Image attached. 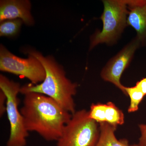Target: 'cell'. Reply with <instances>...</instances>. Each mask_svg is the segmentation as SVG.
<instances>
[{"mask_svg": "<svg viewBox=\"0 0 146 146\" xmlns=\"http://www.w3.org/2000/svg\"><path fill=\"white\" fill-rule=\"evenodd\" d=\"M24 95L20 111L27 131L36 132L46 141H57L72 114L45 95L33 92Z\"/></svg>", "mask_w": 146, "mask_h": 146, "instance_id": "obj_1", "label": "cell"}, {"mask_svg": "<svg viewBox=\"0 0 146 146\" xmlns=\"http://www.w3.org/2000/svg\"><path fill=\"white\" fill-rule=\"evenodd\" d=\"M25 51L26 53L33 56L40 61L44 68L46 76L42 83L29 84L22 86L20 93L24 95L33 92L45 95L54 100L71 114H74L76 110L73 97L76 94L77 84L67 78L63 67L52 56H44L34 50Z\"/></svg>", "mask_w": 146, "mask_h": 146, "instance_id": "obj_2", "label": "cell"}, {"mask_svg": "<svg viewBox=\"0 0 146 146\" xmlns=\"http://www.w3.org/2000/svg\"><path fill=\"white\" fill-rule=\"evenodd\" d=\"M131 0L103 1L102 29L91 37L90 50L99 44H110L117 40L127 25V8Z\"/></svg>", "mask_w": 146, "mask_h": 146, "instance_id": "obj_3", "label": "cell"}, {"mask_svg": "<svg viewBox=\"0 0 146 146\" xmlns=\"http://www.w3.org/2000/svg\"><path fill=\"white\" fill-rule=\"evenodd\" d=\"M99 124L85 109L76 111L64 127L56 146H95L99 138Z\"/></svg>", "mask_w": 146, "mask_h": 146, "instance_id": "obj_4", "label": "cell"}, {"mask_svg": "<svg viewBox=\"0 0 146 146\" xmlns=\"http://www.w3.org/2000/svg\"><path fill=\"white\" fill-rule=\"evenodd\" d=\"M21 86L18 82L11 80L5 76L0 75V89L6 96V113L10 124V135L6 146H26L29 132L24 119L18 109V96Z\"/></svg>", "mask_w": 146, "mask_h": 146, "instance_id": "obj_5", "label": "cell"}, {"mask_svg": "<svg viewBox=\"0 0 146 146\" xmlns=\"http://www.w3.org/2000/svg\"><path fill=\"white\" fill-rule=\"evenodd\" d=\"M0 70L23 76L32 84H38L46 77L44 66L36 58L29 55L26 59L10 52L4 46H0Z\"/></svg>", "mask_w": 146, "mask_h": 146, "instance_id": "obj_6", "label": "cell"}, {"mask_svg": "<svg viewBox=\"0 0 146 146\" xmlns=\"http://www.w3.org/2000/svg\"><path fill=\"white\" fill-rule=\"evenodd\" d=\"M140 44L141 42L137 38L133 39L108 61L101 73L104 80L113 84L125 95V86L121 84V78Z\"/></svg>", "mask_w": 146, "mask_h": 146, "instance_id": "obj_7", "label": "cell"}, {"mask_svg": "<svg viewBox=\"0 0 146 146\" xmlns=\"http://www.w3.org/2000/svg\"><path fill=\"white\" fill-rule=\"evenodd\" d=\"M31 3L28 0H4L0 2V22L20 19L26 25L31 26L34 19L31 13Z\"/></svg>", "mask_w": 146, "mask_h": 146, "instance_id": "obj_8", "label": "cell"}, {"mask_svg": "<svg viewBox=\"0 0 146 146\" xmlns=\"http://www.w3.org/2000/svg\"><path fill=\"white\" fill-rule=\"evenodd\" d=\"M89 113L90 118L99 124L107 123L117 127L124 123V115L123 111L112 102L106 104H92Z\"/></svg>", "mask_w": 146, "mask_h": 146, "instance_id": "obj_9", "label": "cell"}, {"mask_svg": "<svg viewBox=\"0 0 146 146\" xmlns=\"http://www.w3.org/2000/svg\"><path fill=\"white\" fill-rule=\"evenodd\" d=\"M127 25L137 33L140 42L146 41V0H132L129 6Z\"/></svg>", "mask_w": 146, "mask_h": 146, "instance_id": "obj_10", "label": "cell"}, {"mask_svg": "<svg viewBox=\"0 0 146 146\" xmlns=\"http://www.w3.org/2000/svg\"><path fill=\"white\" fill-rule=\"evenodd\" d=\"M99 138L95 146H141L139 144L130 145L126 139L118 140L115 134L117 127L107 123H99Z\"/></svg>", "mask_w": 146, "mask_h": 146, "instance_id": "obj_11", "label": "cell"}, {"mask_svg": "<svg viewBox=\"0 0 146 146\" xmlns=\"http://www.w3.org/2000/svg\"><path fill=\"white\" fill-rule=\"evenodd\" d=\"M125 91L126 96H128L130 99V104L128 108V112L129 113L136 112L145 96L136 86L133 87L125 86Z\"/></svg>", "mask_w": 146, "mask_h": 146, "instance_id": "obj_12", "label": "cell"}, {"mask_svg": "<svg viewBox=\"0 0 146 146\" xmlns=\"http://www.w3.org/2000/svg\"><path fill=\"white\" fill-rule=\"evenodd\" d=\"M23 23V21L20 19L3 21L0 25V36H15L18 34Z\"/></svg>", "mask_w": 146, "mask_h": 146, "instance_id": "obj_13", "label": "cell"}, {"mask_svg": "<svg viewBox=\"0 0 146 146\" xmlns=\"http://www.w3.org/2000/svg\"><path fill=\"white\" fill-rule=\"evenodd\" d=\"M6 96L2 90H0V116H3L6 112Z\"/></svg>", "mask_w": 146, "mask_h": 146, "instance_id": "obj_14", "label": "cell"}, {"mask_svg": "<svg viewBox=\"0 0 146 146\" xmlns=\"http://www.w3.org/2000/svg\"><path fill=\"white\" fill-rule=\"evenodd\" d=\"M138 126L141 132V136L138 144L141 146H146V124H141Z\"/></svg>", "mask_w": 146, "mask_h": 146, "instance_id": "obj_15", "label": "cell"}, {"mask_svg": "<svg viewBox=\"0 0 146 146\" xmlns=\"http://www.w3.org/2000/svg\"><path fill=\"white\" fill-rule=\"evenodd\" d=\"M136 86L140 89L145 96L146 95V77L141 79L136 84Z\"/></svg>", "mask_w": 146, "mask_h": 146, "instance_id": "obj_16", "label": "cell"}]
</instances>
